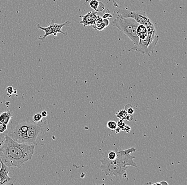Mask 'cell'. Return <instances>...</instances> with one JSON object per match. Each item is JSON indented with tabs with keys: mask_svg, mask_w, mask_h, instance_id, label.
Returning <instances> with one entry per match:
<instances>
[{
	"mask_svg": "<svg viewBox=\"0 0 187 185\" xmlns=\"http://www.w3.org/2000/svg\"><path fill=\"white\" fill-rule=\"evenodd\" d=\"M8 134V131H7L6 132L3 133H0V160H1V148L4 144V141L6 139V135ZM0 167H1V162H0Z\"/></svg>",
	"mask_w": 187,
	"mask_h": 185,
	"instance_id": "cell-18",
	"label": "cell"
},
{
	"mask_svg": "<svg viewBox=\"0 0 187 185\" xmlns=\"http://www.w3.org/2000/svg\"><path fill=\"white\" fill-rule=\"evenodd\" d=\"M117 117H119L120 120H124L126 119V117L128 115V113L125 110H121L120 111H119L118 114H116Z\"/></svg>",
	"mask_w": 187,
	"mask_h": 185,
	"instance_id": "cell-19",
	"label": "cell"
},
{
	"mask_svg": "<svg viewBox=\"0 0 187 185\" xmlns=\"http://www.w3.org/2000/svg\"><path fill=\"white\" fill-rule=\"evenodd\" d=\"M42 118H43V117L41 116V114H36L34 115V117H33V120H34V121L35 123H37L39 121H41Z\"/></svg>",
	"mask_w": 187,
	"mask_h": 185,
	"instance_id": "cell-24",
	"label": "cell"
},
{
	"mask_svg": "<svg viewBox=\"0 0 187 185\" xmlns=\"http://www.w3.org/2000/svg\"><path fill=\"white\" fill-rule=\"evenodd\" d=\"M101 162L102 171L107 176H116L125 178L127 176V167L123 168L112 162L100 160Z\"/></svg>",
	"mask_w": 187,
	"mask_h": 185,
	"instance_id": "cell-4",
	"label": "cell"
},
{
	"mask_svg": "<svg viewBox=\"0 0 187 185\" xmlns=\"http://www.w3.org/2000/svg\"><path fill=\"white\" fill-rule=\"evenodd\" d=\"M117 151L119 153L122 154H125V155H130V153L135 152L136 151V149H135L134 147L130 148L126 150H121V149H118L117 148Z\"/></svg>",
	"mask_w": 187,
	"mask_h": 185,
	"instance_id": "cell-20",
	"label": "cell"
},
{
	"mask_svg": "<svg viewBox=\"0 0 187 185\" xmlns=\"http://www.w3.org/2000/svg\"><path fill=\"white\" fill-rule=\"evenodd\" d=\"M109 24H110V21L109 19H103L101 17L98 16L95 24L92 27L96 30L101 31L105 29V27H107Z\"/></svg>",
	"mask_w": 187,
	"mask_h": 185,
	"instance_id": "cell-12",
	"label": "cell"
},
{
	"mask_svg": "<svg viewBox=\"0 0 187 185\" xmlns=\"http://www.w3.org/2000/svg\"><path fill=\"white\" fill-rule=\"evenodd\" d=\"M120 15L124 18H131L140 25H146L150 20L144 11H132L128 10H120Z\"/></svg>",
	"mask_w": 187,
	"mask_h": 185,
	"instance_id": "cell-7",
	"label": "cell"
},
{
	"mask_svg": "<svg viewBox=\"0 0 187 185\" xmlns=\"http://www.w3.org/2000/svg\"><path fill=\"white\" fill-rule=\"evenodd\" d=\"M117 157V153L115 148L114 151H107L102 154V158L99 160H106L113 162Z\"/></svg>",
	"mask_w": 187,
	"mask_h": 185,
	"instance_id": "cell-13",
	"label": "cell"
},
{
	"mask_svg": "<svg viewBox=\"0 0 187 185\" xmlns=\"http://www.w3.org/2000/svg\"><path fill=\"white\" fill-rule=\"evenodd\" d=\"M0 162V185H13L15 180L9 175V167L7 166L1 160Z\"/></svg>",
	"mask_w": 187,
	"mask_h": 185,
	"instance_id": "cell-10",
	"label": "cell"
},
{
	"mask_svg": "<svg viewBox=\"0 0 187 185\" xmlns=\"http://www.w3.org/2000/svg\"><path fill=\"white\" fill-rule=\"evenodd\" d=\"M41 115L43 117H46L47 116V112L46 111H43L41 113Z\"/></svg>",
	"mask_w": 187,
	"mask_h": 185,
	"instance_id": "cell-29",
	"label": "cell"
},
{
	"mask_svg": "<svg viewBox=\"0 0 187 185\" xmlns=\"http://www.w3.org/2000/svg\"><path fill=\"white\" fill-rule=\"evenodd\" d=\"M118 126L120 128V129H121L122 130L125 131L126 132H129L128 130L129 131L130 130V128L129 126H128L127 125L124 124L123 122V120H120V121L118 122Z\"/></svg>",
	"mask_w": 187,
	"mask_h": 185,
	"instance_id": "cell-17",
	"label": "cell"
},
{
	"mask_svg": "<svg viewBox=\"0 0 187 185\" xmlns=\"http://www.w3.org/2000/svg\"><path fill=\"white\" fill-rule=\"evenodd\" d=\"M107 127L111 130H114L118 127V124L115 121H110L107 123Z\"/></svg>",
	"mask_w": 187,
	"mask_h": 185,
	"instance_id": "cell-21",
	"label": "cell"
},
{
	"mask_svg": "<svg viewBox=\"0 0 187 185\" xmlns=\"http://www.w3.org/2000/svg\"><path fill=\"white\" fill-rule=\"evenodd\" d=\"M136 33L139 39L144 38L148 34L146 27L144 25L140 24L139 25L137 29Z\"/></svg>",
	"mask_w": 187,
	"mask_h": 185,
	"instance_id": "cell-16",
	"label": "cell"
},
{
	"mask_svg": "<svg viewBox=\"0 0 187 185\" xmlns=\"http://www.w3.org/2000/svg\"><path fill=\"white\" fill-rule=\"evenodd\" d=\"M41 127L36 123H29L27 131L26 140L25 144L27 145H37L36 140L41 131Z\"/></svg>",
	"mask_w": 187,
	"mask_h": 185,
	"instance_id": "cell-8",
	"label": "cell"
},
{
	"mask_svg": "<svg viewBox=\"0 0 187 185\" xmlns=\"http://www.w3.org/2000/svg\"><path fill=\"white\" fill-rule=\"evenodd\" d=\"M157 184H159V185H163V184L168 185V183H167V181H162V182H160V183H154V185H157Z\"/></svg>",
	"mask_w": 187,
	"mask_h": 185,
	"instance_id": "cell-28",
	"label": "cell"
},
{
	"mask_svg": "<svg viewBox=\"0 0 187 185\" xmlns=\"http://www.w3.org/2000/svg\"><path fill=\"white\" fill-rule=\"evenodd\" d=\"M70 23H71L70 21H67L63 24H57V23H54V20L53 19L50 24V25L46 27H44L41 26L39 24H37V27L38 29H40L44 32V36L42 38H39L38 39L39 40H41L43 42H45V38H46L47 36L51 35H54V36H57V34L58 33H61L65 35H67V33L62 32V27L66 26H68Z\"/></svg>",
	"mask_w": 187,
	"mask_h": 185,
	"instance_id": "cell-5",
	"label": "cell"
},
{
	"mask_svg": "<svg viewBox=\"0 0 187 185\" xmlns=\"http://www.w3.org/2000/svg\"><path fill=\"white\" fill-rule=\"evenodd\" d=\"M35 146L34 144L19 143L7 134L4 144L1 148V159L9 168H21L25 163L32 159Z\"/></svg>",
	"mask_w": 187,
	"mask_h": 185,
	"instance_id": "cell-1",
	"label": "cell"
},
{
	"mask_svg": "<svg viewBox=\"0 0 187 185\" xmlns=\"http://www.w3.org/2000/svg\"><path fill=\"white\" fill-rule=\"evenodd\" d=\"M12 114L10 111H4L0 115V122L8 125L10 120L11 119Z\"/></svg>",
	"mask_w": 187,
	"mask_h": 185,
	"instance_id": "cell-15",
	"label": "cell"
},
{
	"mask_svg": "<svg viewBox=\"0 0 187 185\" xmlns=\"http://www.w3.org/2000/svg\"><path fill=\"white\" fill-rule=\"evenodd\" d=\"M7 92V94H8L9 96L10 97V96H11L14 92V89L11 86H9V87L7 88L6 89Z\"/></svg>",
	"mask_w": 187,
	"mask_h": 185,
	"instance_id": "cell-25",
	"label": "cell"
},
{
	"mask_svg": "<svg viewBox=\"0 0 187 185\" xmlns=\"http://www.w3.org/2000/svg\"><path fill=\"white\" fill-rule=\"evenodd\" d=\"M115 148L116 149L117 153V157L116 160L113 162L114 163L123 168H125L127 166L137 167L136 163L133 160L135 158L134 156L122 154L117 151V148Z\"/></svg>",
	"mask_w": 187,
	"mask_h": 185,
	"instance_id": "cell-9",
	"label": "cell"
},
{
	"mask_svg": "<svg viewBox=\"0 0 187 185\" xmlns=\"http://www.w3.org/2000/svg\"><path fill=\"white\" fill-rule=\"evenodd\" d=\"M29 122H23L18 124L8 135L15 142L21 144H25L26 140L27 131Z\"/></svg>",
	"mask_w": 187,
	"mask_h": 185,
	"instance_id": "cell-6",
	"label": "cell"
},
{
	"mask_svg": "<svg viewBox=\"0 0 187 185\" xmlns=\"http://www.w3.org/2000/svg\"><path fill=\"white\" fill-rule=\"evenodd\" d=\"M133 117L132 114H128L127 116V117H126V119H125V120H128V121H131L132 120H133Z\"/></svg>",
	"mask_w": 187,
	"mask_h": 185,
	"instance_id": "cell-27",
	"label": "cell"
},
{
	"mask_svg": "<svg viewBox=\"0 0 187 185\" xmlns=\"http://www.w3.org/2000/svg\"><path fill=\"white\" fill-rule=\"evenodd\" d=\"M125 111H127L128 114H133L134 113V110L133 109V107L130 104H128L125 106Z\"/></svg>",
	"mask_w": 187,
	"mask_h": 185,
	"instance_id": "cell-22",
	"label": "cell"
},
{
	"mask_svg": "<svg viewBox=\"0 0 187 185\" xmlns=\"http://www.w3.org/2000/svg\"><path fill=\"white\" fill-rule=\"evenodd\" d=\"M112 18V15L108 13H104L103 16V19H110V18Z\"/></svg>",
	"mask_w": 187,
	"mask_h": 185,
	"instance_id": "cell-26",
	"label": "cell"
},
{
	"mask_svg": "<svg viewBox=\"0 0 187 185\" xmlns=\"http://www.w3.org/2000/svg\"><path fill=\"white\" fill-rule=\"evenodd\" d=\"M112 24L119 30L125 34L135 44L138 45V36L137 34V29L139 24L131 18H124L119 14L116 19L113 21Z\"/></svg>",
	"mask_w": 187,
	"mask_h": 185,
	"instance_id": "cell-2",
	"label": "cell"
},
{
	"mask_svg": "<svg viewBox=\"0 0 187 185\" xmlns=\"http://www.w3.org/2000/svg\"></svg>",
	"mask_w": 187,
	"mask_h": 185,
	"instance_id": "cell-30",
	"label": "cell"
},
{
	"mask_svg": "<svg viewBox=\"0 0 187 185\" xmlns=\"http://www.w3.org/2000/svg\"><path fill=\"white\" fill-rule=\"evenodd\" d=\"M158 41V35L148 34L144 38L139 39L138 45L133 47L132 50L150 56V54L153 52Z\"/></svg>",
	"mask_w": 187,
	"mask_h": 185,
	"instance_id": "cell-3",
	"label": "cell"
},
{
	"mask_svg": "<svg viewBox=\"0 0 187 185\" xmlns=\"http://www.w3.org/2000/svg\"><path fill=\"white\" fill-rule=\"evenodd\" d=\"M8 131L7 125L0 122V133H3Z\"/></svg>",
	"mask_w": 187,
	"mask_h": 185,
	"instance_id": "cell-23",
	"label": "cell"
},
{
	"mask_svg": "<svg viewBox=\"0 0 187 185\" xmlns=\"http://www.w3.org/2000/svg\"><path fill=\"white\" fill-rule=\"evenodd\" d=\"M89 6L96 11H102L104 9V5L103 3L97 0H91L89 3Z\"/></svg>",
	"mask_w": 187,
	"mask_h": 185,
	"instance_id": "cell-14",
	"label": "cell"
},
{
	"mask_svg": "<svg viewBox=\"0 0 187 185\" xmlns=\"http://www.w3.org/2000/svg\"><path fill=\"white\" fill-rule=\"evenodd\" d=\"M98 17V16L97 15L96 12H89L82 16L80 23L82 24L85 27L87 26H93L95 24Z\"/></svg>",
	"mask_w": 187,
	"mask_h": 185,
	"instance_id": "cell-11",
	"label": "cell"
}]
</instances>
